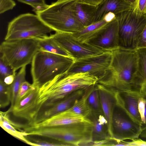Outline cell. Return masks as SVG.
<instances>
[{"label": "cell", "instance_id": "cell-9", "mask_svg": "<svg viewBox=\"0 0 146 146\" xmlns=\"http://www.w3.org/2000/svg\"><path fill=\"white\" fill-rule=\"evenodd\" d=\"M115 107L112 119L113 137L119 141L139 138L142 131L140 124L121 106L116 104Z\"/></svg>", "mask_w": 146, "mask_h": 146}, {"label": "cell", "instance_id": "cell-5", "mask_svg": "<svg viewBox=\"0 0 146 146\" xmlns=\"http://www.w3.org/2000/svg\"><path fill=\"white\" fill-rule=\"evenodd\" d=\"M75 60L71 57L38 51L31 63L33 84L40 87L57 75L66 72Z\"/></svg>", "mask_w": 146, "mask_h": 146}, {"label": "cell", "instance_id": "cell-42", "mask_svg": "<svg viewBox=\"0 0 146 146\" xmlns=\"http://www.w3.org/2000/svg\"><path fill=\"white\" fill-rule=\"evenodd\" d=\"M140 90L141 92L146 94V84H143L141 86Z\"/></svg>", "mask_w": 146, "mask_h": 146}, {"label": "cell", "instance_id": "cell-7", "mask_svg": "<svg viewBox=\"0 0 146 146\" xmlns=\"http://www.w3.org/2000/svg\"><path fill=\"white\" fill-rule=\"evenodd\" d=\"M53 31L36 14L23 13L9 22L5 40L36 38Z\"/></svg>", "mask_w": 146, "mask_h": 146}, {"label": "cell", "instance_id": "cell-12", "mask_svg": "<svg viewBox=\"0 0 146 146\" xmlns=\"http://www.w3.org/2000/svg\"><path fill=\"white\" fill-rule=\"evenodd\" d=\"M104 51H111L119 47L118 22L116 18L105 25L86 42Z\"/></svg>", "mask_w": 146, "mask_h": 146}, {"label": "cell", "instance_id": "cell-2", "mask_svg": "<svg viewBox=\"0 0 146 146\" xmlns=\"http://www.w3.org/2000/svg\"><path fill=\"white\" fill-rule=\"evenodd\" d=\"M98 78L88 72L58 74L39 88L37 105L41 110L47 109L74 92L95 85Z\"/></svg>", "mask_w": 146, "mask_h": 146}, {"label": "cell", "instance_id": "cell-25", "mask_svg": "<svg viewBox=\"0 0 146 146\" xmlns=\"http://www.w3.org/2000/svg\"><path fill=\"white\" fill-rule=\"evenodd\" d=\"M93 122V141H99L106 139L108 136L104 130V125L107 124L106 120L104 116L100 115L98 117L94 115Z\"/></svg>", "mask_w": 146, "mask_h": 146}, {"label": "cell", "instance_id": "cell-29", "mask_svg": "<svg viewBox=\"0 0 146 146\" xmlns=\"http://www.w3.org/2000/svg\"><path fill=\"white\" fill-rule=\"evenodd\" d=\"M27 138L29 141L27 144L32 146H68L65 143L53 139V140H44L32 138L30 137L29 135L27 136Z\"/></svg>", "mask_w": 146, "mask_h": 146}, {"label": "cell", "instance_id": "cell-1", "mask_svg": "<svg viewBox=\"0 0 146 146\" xmlns=\"http://www.w3.org/2000/svg\"><path fill=\"white\" fill-rule=\"evenodd\" d=\"M111 64L97 84L113 93L130 90L140 89L135 82L137 68L136 50L120 47L111 51Z\"/></svg>", "mask_w": 146, "mask_h": 146}, {"label": "cell", "instance_id": "cell-23", "mask_svg": "<svg viewBox=\"0 0 146 146\" xmlns=\"http://www.w3.org/2000/svg\"><path fill=\"white\" fill-rule=\"evenodd\" d=\"M137 57V68L135 78L136 84L141 87L146 84V48L135 50Z\"/></svg>", "mask_w": 146, "mask_h": 146}, {"label": "cell", "instance_id": "cell-41", "mask_svg": "<svg viewBox=\"0 0 146 146\" xmlns=\"http://www.w3.org/2000/svg\"><path fill=\"white\" fill-rule=\"evenodd\" d=\"M139 137L142 138H146V128L142 131Z\"/></svg>", "mask_w": 146, "mask_h": 146}, {"label": "cell", "instance_id": "cell-31", "mask_svg": "<svg viewBox=\"0 0 146 146\" xmlns=\"http://www.w3.org/2000/svg\"><path fill=\"white\" fill-rule=\"evenodd\" d=\"M17 0L19 2L30 6L35 13L45 9L49 5L46 3L45 0Z\"/></svg>", "mask_w": 146, "mask_h": 146}, {"label": "cell", "instance_id": "cell-16", "mask_svg": "<svg viewBox=\"0 0 146 146\" xmlns=\"http://www.w3.org/2000/svg\"><path fill=\"white\" fill-rule=\"evenodd\" d=\"M87 88L75 91L53 106L40 112L31 123V125L41 122L56 114L68 109Z\"/></svg>", "mask_w": 146, "mask_h": 146}, {"label": "cell", "instance_id": "cell-3", "mask_svg": "<svg viewBox=\"0 0 146 146\" xmlns=\"http://www.w3.org/2000/svg\"><path fill=\"white\" fill-rule=\"evenodd\" d=\"M93 122H82L28 130L30 135L47 137L68 146L91 145L93 142Z\"/></svg>", "mask_w": 146, "mask_h": 146}, {"label": "cell", "instance_id": "cell-37", "mask_svg": "<svg viewBox=\"0 0 146 146\" xmlns=\"http://www.w3.org/2000/svg\"><path fill=\"white\" fill-rule=\"evenodd\" d=\"M128 145L130 146H146V141L143 140L139 138L128 142Z\"/></svg>", "mask_w": 146, "mask_h": 146}, {"label": "cell", "instance_id": "cell-26", "mask_svg": "<svg viewBox=\"0 0 146 146\" xmlns=\"http://www.w3.org/2000/svg\"><path fill=\"white\" fill-rule=\"evenodd\" d=\"M26 66L21 68L16 74L13 83L10 85L11 92V105L9 109L11 110L15 104L20 86L22 83L26 81Z\"/></svg>", "mask_w": 146, "mask_h": 146}, {"label": "cell", "instance_id": "cell-40", "mask_svg": "<svg viewBox=\"0 0 146 146\" xmlns=\"http://www.w3.org/2000/svg\"><path fill=\"white\" fill-rule=\"evenodd\" d=\"M135 9L137 5L138 0H124Z\"/></svg>", "mask_w": 146, "mask_h": 146}, {"label": "cell", "instance_id": "cell-17", "mask_svg": "<svg viewBox=\"0 0 146 146\" xmlns=\"http://www.w3.org/2000/svg\"><path fill=\"white\" fill-rule=\"evenodd\" d=\"M102 110L107 122L108 133L111 137H113L112 119L114 108L116 104L115 93H112L97 84Z\"/></svg>", "mask_w": 146, "mask_h": 146}, {"label": "cell", "instance_id": "cell-20", "mask_svg": "<svg viewBox=\"0 0 146 146\" xmlns=\"http://www.w3.org/2000/svg\"><path fill=\"white\" fill-rule=\"evenodd\" d=\"M95 85L88 88L83 94L75 101L72 106L67 110L71 113L87 117L90 115L92 111L88 104V98Z\"/></svg>", "mask_w": 146, "mask_h": 146}, {"label": "cell", "instance_id": "cell-4", "mask_svg": "<svg viewBox=\"0 0 146 146\" xmlns=\"http://www.w3.org/2000/svg\"><path fill=\"white\" fill-rule=\"evenodd\" d=\"M78 0H57L45 9L35 13L54 31L73 33L85 27L74 12V5Z\"/></svg>", "mask_w": 146, "mask_h": 146}, {"label": "cell", "instance_id": "cell-33", "mask_svg": "<svg viewBox=\"0 0 146 146\" xmlns=\"http://www.w3.org/2000/svg\"><path fill=\"white\" fill-rule=\"evenodd\" d=\"M33 86V84H31L26 81L23 82L20 86L14 105L19 103L32 90Z\"/></svg>", "mask_w": 146, "mask_h": 146}, {"label": "cell", "instance_id": "cell-6", "mask_svg": "<svg viewBox=\"0 0 146 146\" xmlns=\"http://www.w3.org/2000/svg\"><path fill=\"white\" fill-rule=\"evenodd\" d=\"M40 50L36 38L5 40L0 46V57L16 71L31 63Z\"/></svg>", "mask_w": 146, "mask_h": 146}, {"label": "cell", "instance_id": "cell-34", "mask_svg": "<svg viewBox=\"0 0 146 146\" xmlns=\"http://www.w3.org/2000/svg\"><path fill=\"white\" fill-rule=\"evenodd\" d=\"M16 5L13 0H0V14L12 9Z\"/></svg>", "mask_w": 146, "mask_h": 146}, {"label": "cell", "instance_id": "cell-19", "mask_svg": "<svg viewBox=\"0 0 146 146\" xmlns=\"http://www.w3.org/2000/svg\"><path fill=\"white\" fill-rule=\"evenodd\" d=\"M97 7L78 0L74 5L73 11L77 18L85 27L94 23Z\"/></svg>", "mask_w": 146, "mask_h": 146}, {"label": "cell", "instance_id": "cell-18", "mask_svg": "<svg viewBox=\"0 0 146 146\" xmlns=\"http://www.w3.org/2000/svg\"><path fill=\"white\" fill-rule=\"evenodd\" d=\"M132 9H134L124 0H104L97 6L94 23L102 20L109 12L116 15Z\"/></svg>", "mask_w": 146, "mask_h": 146}, {"label": "cell", "instance_id": "cell-10", "mask_svg": "<svg viewBox=\"0 0 146 146\" xmlns=\"http://www.w3.org/2000/svg\"><path fill=\"white\" fill-rule=\"evenodd\" d=\"M51 36L57 44L75 60L105 51L86 42H79L71 33L56 32Z\"/></svg>", "mask_w": 146, "mask_h": 146}, {"label": "cell", "instance_id": "cell-14", "mask_svg": "<svg viewBox=\"0 0 146 146\" xmlns=\"http://www.w3.org/2000/svg\"><path fill=\"white\" fill-rule=\"evenodd\" d=\"M141 93L140 89H133L118 92L115 94L116 104L123 108L140 125L141 119L138 105Z\"/></svg>", "mask_w": 146, "mask_h": 146}, {"label": "cell", "instance_id": "cell-22", "mask_svg": "<svg viewBox=\"0 0 146 146\" xmlns=\"http://www.w3.org/2000/svg\"><path fill=\"white\" fill-rule=\"evenodd\" d=\"M36 39L38 41L40 50L72 57L68 52L57 44L51 35L49 36L44 35Z\"/></svg>", "mask_w": 146, "mask_h": 146}, {"label": "cell", "instance_id": "cell-27", "mask_svg": "<svg viewBox=\"0 0 146 146\" xmlns=\"http://www.w3.org/2000/svg\"><path fill=\"white\" fill-rule=\"evenodd\" d=\"M11 92L10 85L5 84L0 80V107L4 108L11 102Z\"/></svg>", "mask_w": 146, "mask_h": 146}, {"label": "cell", "instance_id": "cell-30", "mask_svg": "<svg viewBox=\"0 0 146 146\" xmlns=\"http://www.w3.org/2000/svg\"><path fill=\"white\" fill-rule=\"evenodd\" d=\"M141 92L139 102L138 110L141 119L140 125L142 131L146 128V94Z\"/></svg>", "mask_w": 146, "mask_h": 146}, {"label": "cell", "instance_id": "cell-24", "mask_svg": "<svg viewBox=\"0 0 146 146\" xmlns=\"http://www.w3.org/2000/svg\"><path fill=\"white\" fill-rule=\"evenodd\" d=\"M0 125L2 128L14 137L28 144L29 141L27 138L28 135L27 133L16 130L7 119L5 112L0 111Z\"/></svg>", "mask_w": 146, "mask_h": 146}, {"label": "cell", "instance_id": "cell-8", "mask_svg": "<svg viewBox=\"0 0 146 146\" xmlns=\"http://www.w3.org/2000/svg\"><path fill=\"white\" fill-rule=\"evenodd\" d=\"M116 18L118 24L119 47L135 50L146 25L145 14L139 16L132 9L116 15Z\"/></svg>", "mask_w": 146, "mask_h": 146}, {"label": "cell", "instance_id": "cell-32", "mask_svg": "<svg viewBox=\"0 0 146 146\" xmlns=\"http://www.w3.org/2000/svg\"><path fill=\"white\" fill-rule=\"evenodd\" d=\"M16 71L3 59L0 57V80H3L6 77L11 75H16Z\"/></svg>", "mask_w": 146, "mask_h": 146}, {"label": "cell", "instance_id": "cell-39", "mask_svg": "<svg viewBox=\"0 0 146 146\" xmlns=\"http://www.w3.org/2000/svg\"><path fill=\"white\" fill-rule=\"evenodd\" d=\"M81 1L92 5L98 6L104 0H80Z\"/></svg>", "mask_w": 146, "mask_h": 146}, {"label": "cell", "instance_id": "cell-38", "mask_svg": "<svg viewBox=\"0 0 146 146\" xmlns=\"http://www.w3.org/2000/svg\"><path fill=\"white\" fill-rule=\"evenodd\" d=\"M15 76L11 75L7 76L5 78L3 81L6 84L10 85L13 82Z\"/></svg>", "mask_w": 146, "mask_h": 146}, {"label": "cell", "instance_id": "cell-36", "mask_svg": "<svg viewBox=\"0 0 146 146\" xmlns=\"http://www.w3.org/2000/svg\"><path fill=\"white\" fill-rule=\"evenodd\" d=\"M146 18V13L145 14ZM146 48V25L139 38L137 48Z\"/></svg>", "mask_w": 146, "mask_h": 146}, {"label": "cell", "instance_id": "cell-28", "mask_svg": "<svg viewBox=\"0 0 146 146\" xmlns=\"http://www.w3.org/2000/svg\"><path fill=\"white\" fill-rule=\"evenodd\" d=\"M88 102L92 111H94V113L100 112L101 107L98 89L97 84L89 95Z\"/></svg>", "mask_w": 146, "mask_h": 146}, {"label": "cell", "instance_id": "cell-35", "mask_svg": "<svg viewBox=\"0 0 146 146\" xmlns=\"http://www.w3.org/2000/svg\"><path fill=\"white\" fill-rule=\"evenodd\" d=\"M134 11L137 14L141 16L146 13V0H138Z\"/></svg>", "mask_w": 146, "mask_h": 146}, {"label": "cell", "instance_id": "cell-11", "mask_svg": "<svg viewBox=\"0 0 146 146\" xmlns=\"http://www.w3.org/2000/svg\"><path fill=\"white\" fill-rule=\"evenodd\" d=\"M111 51H105L101 54L90 56L75 60L67 72H88L98 79L104 74L112 59Z\"/></svg>", "mask_w": 146, "mask_h": 146}, {"label": "cell", "instance_id": "cell-15", "mask_svg": "<svg viewBox=\"0 0 146 146\" xmlns=\"http://www.w3.org/2000/svg\"><path fill=\"white\" fill-rule=\"evenodd\" d=\"M92 121V120L87 117L75 114L66 110L56 114L41 122L27 126L24 129V130L62 125L82 122Z\"/></svg>", "mask_w": 146, "mask_h": 146}, {"label": "cell", "instance_id": "cell-13", "mask_svg": "<svg viewBox=\"0 0 146 146\" xmlns=\"http://www.w3.org/2000/svg\"><path fill=\"white\" fill-rule=\"evenodd\" d=\"M33 85L32 90L19 103L14 105L11 110L6 111L8 113H12L16 117L27 120L28 123L31 122L36 115L40 87Z\"/></svg>", "mask_w": 146, "mask_h": 146}, {"label": "cell", "instance_id": "cell-21", "mask_svg": "<svg viewBox=\"0 0 146 146\" xmlns=\"http://www.w3.org/2000/svg\"><path fill=\"white\" fill-rule=\"evenodd\" d=\"M108 22L104 18L102 20L85 27L82 30L72 33L75 38L79 42H86L95 36Z\"/></svg>", "mask_w": 146, "mask_h": 146}]
</instances>
